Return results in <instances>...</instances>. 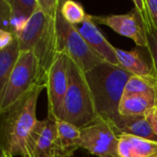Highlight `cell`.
Wrapping results in <instances>:
<instances>
[{
  "instance_id": "1",
  "label": "cell",
  "mask_w": 157,
  "mask_h": 157,
  "mask_svg": "<svg viewBox=\"0 0 157 157\" xmlns=\"http://www.w3.org/2000/svg\"><path fill=\"white\" fill-rule=\"evenodd\" d=\"M46 87V84L34 85L20 99L1 113V150L14 157H27V143L38 121L37 101Z\"/></svg>"
},
{
  "instance_id": "2",
  "label": "cell",
  "mask_w": 157,
  "mask_h": 157,
  "mask_svg": "<svg viewBox=\"0 0 157 157\" xmlns=\"http://www.w3.org/2000/svg\"><path fill=\"white\" fill-rule=\"evenodd\" d=\"M132 75L121 67L104 62L84 73L98 120L111 126L120 117L119 106Z\"/></svg>"
},
{
  "instance_id": "3",
  "label": "cell",
  "mask_w": 157,
  "mask_h": 157,
  "mask_svg": "<svg viewBox=\"0 0 157 157\" xmlns=\"http://www.w3.org/2000/svg\"><path fill=\"white\" fill-rule=\"evenodd\" d=\"M61 6L52 13H45L39 7L30 17L23 31L16 37L20 52H32L37 57L40 84H46L49 69L61 53L57 23Z\"/></svg>"
},
{
  "instance_id": "4",
  "label": "cell",
  "mask_w": 157,
  "mask_h": 157,
  "mask_svg": "<svg viewBox=\"0 0 157 157\" xmlns=\"http://www.w3.org/2000/svg\"><path fill=\"white\" fill-rule=\"evenodd\" d=\"M67 75L68 86L60 120L70 122L81 129L95 122L98 119L95 112L84 73L68 57Z\"/></svg>"
},
{
  "instance_id": "5",
  "label": "cell",
  "mask_w": 157,
  "mask_h": 157,
  "mask_svg": "<svg viewBox=\"0 0 157 157\" xmlns=\"http://www.w3.org/2000/svg\"><path fill=\"white\" fill-rule=\"evenodd\" d=\"M36 84H40L38 59L32 52H20L6 85L0 91V113H4Z\"/></svg>"
},
{
  "instance_id": "6",
  "label": "cell",
  "mask_w": 157,
  "mask_h": 157,
  "mask_svg": "<svg viewBox=\"0 0 157 157\" xmlns=\"http://www.w3.org/2000/svg\"><path fill=\"white\" fill-rule=\"evenodd\" d=\"M60 52L71 59L84 73L90 71L103 61L91 50L75 26L69 24L61 14V8L57 17Z\"/></svg>"
},
{
  "instance_id": "7",
  "label": "cell",
  "mask_w": 157,
  "mask_h": 157,
  "mask_svg": "<svg viewBox=\"0 0 157 157\" xmlns=\"http://www.w3.org/2000/svg\"><path fill=\"white\" fill-rule=\"evenodd\" d=\"M79 147L98 157H117L119 135L108 122L98 120L80 129Z\"/></svg>"
},
{
  "instance_id": "8",
  "label": "cell",
  "mask_w": 157,
  "mask_h": 157,
  "mask_svg": "<svg viewBox=\"0 0 157 157\" xmlns=\"http://www.w3.org/2000/svg\"><path fill=\"white\" fill-rule=\"evenodd\" d=\"M27 157H65L55 120L47 117L37 121L27 143Z\"/></svg>"
},
{
  "instance_id": "9",
  "label": "cell",
  "mask_w": 157,
  "mask_h": 157,
  "mask_svg": "<svg viewBox=\"0 0 157 157\" xmlns=\"http://www.w3.org/2000/svg\"><path fill=\"white\" fill-rule=\"evenodd\" d=\"M48 96V118L61 119L63 101L68 86L67 57L63 53H59L49 69L47 79Z\"/></svg>"
},
{
  "instance_id": "10",
  "label": "cell",
  "mask_w": 157,
  "mask_h": 157,
  "mask_svg": "<svg viewBox=\"0 0 157 157\" xmlns=\"http://www.w3.org/2000/svg\"><path fill=\"white\" fill-rule=\"evenodd\" d=\"M91 17L97 25H106L120 35L132 40L137 47L146 48V32L142 19L134 7L127 14L109 16L91 15Z\"/></svg>"
},
{
  "instance_id": "11",
  "label": "cell",
  "mask_w": 157,
  "mask_h": 157,
  "mask_svg": "<svg viewBox=\"0 0 157 157\" xmlns=\"http://www.w3.org/2000/svg\"><path fill=\"white\" fill-rule=\"evenodd\" d=\"M75 28L91 50L104 63L120 66L116 54V48L108 41L102 32L98 29L97 24L93 21L91 15H87L84 22L75 26Z\"/></svg>"
},
{
  "instance_id": "12",
  "label": "cell",
  "mask_w": 157,
  "mask_h": 157,
  "mask_svg": "<svg viewBox=\"0 0 157 157\" xmlns=\"http://www.w3.org/2000/svg\"><path fill=\"white\" fill-rule=\"evenodd\" d=\"M116 54L120 67L132 75L155 76L146 48L136 47L132 51H124L116 48Z\"/></svg>"
},
{
  "instance_id": "13",
  "label": "cell",
  "mask_w": 157,
  "mask_h": 157,
  "mask_svg": "<svg viewBox=\"0 0 157 157\" xmlns=\"http://www.w3.org/2000/svg\"><path fill=\"white\" fill-rule=\"evenodd\" d=\"M117 157H157V142L121 134L119 135Z\"/></svg>"
},
{
  "instance_id": "14",
  "label": "cell",
  "mask_w": 157,
  "mask_h": 157,
  "mask_svg": "<svg viewBox=\"0 0 157 157\" xmlns=\"http://www.w3.org/2000/svg\"><path fill=\"white\" fill-rule=\"evenodd\" d=\"M111 127L114 129L118 135L128 134L157 142V136L155 134L145 116L120 115V117L111 125Z\"/></svg>"
},
{
  "instance_id": "15",
  "label": "cell",
  "mask_w": 157,
  "mask_h": 157,
  "mask_svg": "<svg viewBox=\"0 0 157 157\" xmlns=\"http://www.w3.org/2000/svg\"><path fill=\"white\" fill-rule=\"evenodd\" d=\"M155 109H157L155 95H123L119 106V112L121 116H145Z\"/></svg>"
},
{
  "instance_id": "16",
  "label": "cell",
  "mask_w": 157,
  "mask_h": 157,
  "mask_svg": "<svg viewBox=\"0 0 157 157\" xmlns=\"http://www.w3.org/2000/svg\"><path fill=\"white\" fill-rule=\"evenodd\" d=\"M133 5L142 19L146 32V50L150 56L155 75L157 78V28L152 20L146 0H134Z\"/></svg>"
},
{
  "instance_id": "17",
  "label": "cell",
  "mask_w": 157,
  "mask_h": 157,
  "mask_svg": "<svg viewBox=\"0 0 157 157\" xmlns=\"http://www.w3.org/2000/svg\"><path fill=\"white\" fill-rule=\"evenodd\" d=\"M59 141L65 157H72L74 153L80 148V129L70 122L57 119L55 120Z\"/></svg>"
},
{
  "instance_id": "18",
  "label": "cell",
  "mask_w": 157,
  "mask_h": 157,
  "mask_svg": "<svg viewBox=\"0 0 157 157\" xmlns=\"http://www.w3.org/2000/svg\"><path fill=\"white\" fill-rule=\"evenodd\" d=\"M19 54L20 50L17 38H15L14 41L9 46L0 50V91H2L6 85Z\"/></svg>"
},
{
  "instance_id": "19",
  "label": "cell",
  "mask_w": 157,
  "mask_h": 157,
  "mask_svg": "<svg viewBox=\"0 0 157 157\" xmlns=\"http://www.w3.org/2000/svg\"><path fill=\"white\" fill-rule=\"evenodd\" d=\"M133 94H151L157 96L156 77L132 75L125 86L123 95Z\"/></svg>"
},
{
  "instance_id": "20",
  "label": "cell",
  "mask_w": 157,
  "mask_h": 157,
  "mask_svg": "<svg viewBox=\"0 0 157 157\" xmlns=\"http://www.w3.org/2000/svg\"><path fill=\"white\" fill-rule=\"evenodd\" d=\"M61 14L64 20L73 26H78L82 24L87 16L82 5L72 0L63 1Z\"/></svg>"
},
{
  "instance_id": "21",
  "label": "cell",
  "mask_w": 157,
  "mask_h": 157,
  "mask_svg": "<svg viewBox=\"0 0 157 157\" xmlns=\"http://www.w3.org/2000/svg\"><path fill=\"white\" fill-rule=\"evenodd\" d=\"M29 18L30 17L28 15H26L19 9L11 6L10 27H11V32L15 35V37H17L18 34H20L23 31V29L26 28Z\"/></svg>"
},
{
  "instance_id": "22",
  "label": "cell",
  "mask_w": 157,
  "mask_h": 157,
  "mask_svg": "<svg viewBox=\"0 0 157 157\" xmlns=\"http://www.w3.org/2000/svg\"><path fill=\"white\" fill-rule=\"evenodd\" d=\"M8 2L12 6L19 9L29 17L39 8L38 0H8Z\"/></svg>"
},
{
  "instance_id": "23",
  "label": "cell",
  "mask_w": 157,
  "mask_h": 157,
  "mask_svg": "<svg viewBox=\"0 0 157 157\" xmlns=\"http://www.w3.org/2000/svg\"><path fill=\"white\" fill-rule=\"evenodd\" d=\"M10 19H11V6L8 0L0 1V29L10 31Z\"/></svg>"
},
{
  "instance_id": "24",
  "label": "cell",
  "mask_w": 157,
  "mask_h": 157,
  "mask_svg": "<svg viewBox=\"0 0 157 157\" xmlns=\"http://www.w3.org/2000/svg\"><path fill=\"white\" fill-rule=\"evenodd\" d=\"M15 35L10 32L0 29V50L9 46L15 40Z\"/></svg>"
},
{
  "instance_id": "25",
  "label": "cell",
  "mask_w": 157,
  "mask_h": 157,
  "mask_svg": "<svg viewBox=\"0 0 157 157\" xmlns=\"http://www.w3.org/2000/svg\"><path fill=\"white\" fill-rule=\"evenodd\" d=\"M146 120L150 123L155 134L157 136V109H155L145 115Z\"/></svg>"
},
{
  "instance_id": "26",
  "label": "cell",
  "mask_w": 157,
  "mask_h": 157,
  "mask_svg": "<svg viewBox=\"0 0 157 157\" xmlns=\"http://www.w3.org/2000/svg\"><path fill=\"white\" fill-rule=\"evenodd\" d=\"M146 3L152 20L157 28V0H146Z\"/></svg>"
},
{
  "instance_id": "27",
  "label": "cell",
  "mask_w": 157,
  "mask_h": 157,
  "mask_svg": "<svg viewBox=\"0 0 157 157\" xmlns=\"http://www.w3.org/2000/svg\"><path fill=\"white\" fill-rule=\"evenodd\" d=\"M0 157H14L11 154H9L8 152L6 151H4V150H1V155Z\"/></svg>"
}]
</instances>
